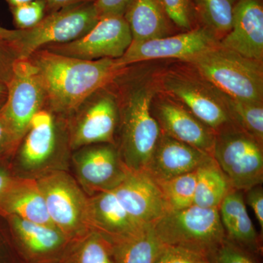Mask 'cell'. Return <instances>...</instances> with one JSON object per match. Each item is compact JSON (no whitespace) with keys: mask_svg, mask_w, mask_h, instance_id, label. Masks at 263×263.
Wrapping results in <instances>:
<instances>
[{"mask_svg":"<svg viewBox=\"0 0 263 263\" xmlns=\"http://www.w3.org/2000/svg\"><path fill=\"white\" fill-rule=\"evenodd\" d=\"M28 60L35 67L47 98V107L67 118L88 97L108 86L127 67L117 60H83L38 49Z\"/></svg>","mask_w":263,"mask_h":263,"instance_id":"cell-1","label":"cell"},{"mask_svg":"<svg viewBox=\"0 0 263 263\" xmlns=\"http://www.w3.org/2000/svg\"><path fill=\"white\" fill-rule=\"evenodd\" d=\"M72 152L67 118L46 107L33 116L10 159V167L15 177L34 180L70 172Z\"/></svg>","mask_w":263,"mask_h":263,"instance_id":"cell-2","label":"cell"},{"mask_svg":"<svg viewBox=\"0 0 263 263\" xmlns=\"http://www.w3.org/2000/svg\"><path fill=\"white\" fill-rule=\"evenodd\" d=\"M117 95L119 119L116 146L129 171L143 173L162 131L152 114L153 90L147 85H130Z\"/></svg>","mask_w":263,"mask_h":263,"instance_id":"cell-3","label":"cell"},{"mask_svg":"<svg viewBox=\"0 0 263 263\" xmlns=\"http://www.w3.org/2000/svg\"><path fill=\"white\" fill-rule=\"evenodd\" d=\"M183 62L193 66L205 82L221 94L262 102V62L241 56L219 43Z\"/></svg>","mask_w":263,"mask_h":263,"instance_id":"cell-4","label":"cell"},{"mask_svg":"<svg viewBox=\"0 0 263 263\" xmlns=\"http://www.w3.org/2000/svg\"><path fill=\"white\" fill-rule=\"evenodd\" d=\"M165 246L180 247L209 256L226 238L219 207L193 205L170 211L153 224Z\"/></svg>","mask_w":263,"mask_h":263,"instance_id":"cell-5","label":"cell"},{"mask_svg":"<svg viewBox=\"0 0 263 263\" xmlns=\"http://www.w3.org/2000/svg\"><path fill=\"white\" fill-rule=\"evenodd\" d=\"M94 2L62 8L46 14L32 28L18 29V38L10 43L18 60L27 59L48 45L72 42L87 34L100 20Z\"/></svg>","mask_w":263,"mask_h":263,"instance_id":"cell-6","label":"cell"},{"mask_svg":"<svg viewBox=\"0 0 263 263\" xmlns=\"http://www.w3.org/2000/svg\"><path fill=\"white\" fill-rule=\"evenodd\" d=\"M212 157L234 190L262 184V144L233 123L216 132Z\"/></svg>","mask_w":263,"mask_h":263,"instance_id":"cell-7","label":"cell"},{"mask_svg":"<svg viewBox=\"0 0 263 263\" xmlns=\"http://www.w3.org/2000/svg\"><path fill=\"white\" fill-rule=\"evenodd\" d=\"M53 226L71 240L91 229L88 221V196L69 171H57L37 180Z\"/></svg>","mask_w":263,"mask_h":263,"instance_id":"cell-8","label":"cell"},{"mask_svg":"<svg viewBox=\"0 0 263 263\" xmlns=\"http://www.w3.org/2000/svg\"><path fill=\"white\" fill-rule=\"evenodd\" d=\"M104 86L67 118L71 148L109 143L116 146L119 111L117 95Z\"/></svg>","mask_w":263,"mask_h":263,"instance_id":"cell-9","label":"cell"},{"mask_svg":"<svg viewBox=\"0 0 263 263\" xmlns=\"http://www.w3.org/2000/svg\"><path fill=\"white\" fill-rule=\"evenodd\" d=\"M70 172L88 197L113 191L129 171L117 146L109 143L88 145L72 151Z\"/></svg>","mask_w":263,"mask_h":263,"instance_id":"cell-10","label":"cell"},{"mask_svg":"<svg viewBox=\"0 0 263 263\" xmlns=\"http://www.w3.org/2000/svg\"><path fill=\"white\" fill-rule=\"evenodd\" d=\"M8 86V100L1 113L16 148L33 116L46 108L47 98L41 78L28 59L17 60Z\"/></svg>","mask_w":263,"mask_h":263,"instance_id":"cell-11","label":"cell"},{"mask_svg":"<svg viewBox=\"0 0 263 263\" xmlns=\"http://www.w3.org/2000/svg\"><path fill=\"white\" fill-rule=\"evenodd\" d=\"M10 242L23 263H60L72 240L51 224L1 216Z\"/></svg>","mask_w":263,"mask_h":263,"instance_id":"cell-12","label":"cell"},{"mask_svg":"<svg viewBox=\"0 0 263 263\" xmlns=\"http://www.w3.org/2000/svg\"><path fill=\"white\" fill-rule=\"evenodd\" d=\"M132 41L130 30L124 16H109L100 19L87 34L79 39L42 48L79 60H117L124 55Z\"/></svg>","mask_w":263,"mask_h":263,"instance_id":"cell-13","label":"cell"},{"mask_svg":"<svg viewBox=\"0 0 263 263\" xmlns=\"http://www.w3.org/2000/svg\"><path fill=\"white\" fill-rule=\"evenodd\" d=\"M162 88L178 99L190 113L214 132L232 122L220 92L207 82L177 72H168L162 79Z\"/></svg>","mask_w":263,"mask_h":263,"instance_id":"cell-14","label":"cell"},{"mask_svg":"<svg viewBox=\"0 0 263 263\" xmlns=\"http://www.w3.org/2000/svg\"><path fill=\"white\" fill-rule=\"evenodd\" d=\"M216 39L211 31L200 26L176 35L140 42L132 41L127 51L117 61L122 67L158 59H177L185 61L216 45L218 43Z\"/></svg>","mask_w":263,"mask_h":263,"instance_id":"cell-15","label":"cell"},{"mask_svg":"<svg viewBox=\"0 0 263 263\" xmlns=\"http://www.w3.org/2000/svg\"><path fill=\"white\" fill-rule=\"evenodd\" d=\"M113 192L126 212L142 226L155 224L168 212L158 185L144 173L129 171Z\"/></svg>","mask_w":263,"mask_h":263,"instance_id":"cell-16","label":"cell"},{"mask_svg":"<svg viewBox=\"0 0 263 263\" xmlns=\"http://www.w3.org/2000/svg\"><path fill=\"white\" fill-rule=\"evenodd\" d=\"M218 43L241 56L262 62V0H238L235 7L231 29Z\"/></svg>","mask_w":263,"mask_h":263,"instance_id":"cell-17","label":"cell"},{"mask_svg":"<svg viewBox=\"0 0 263 263\" xmlns=\"http://www.w3.org/2000/svg\"><path fill=\"white\" fill-rule=\"evenodd\" d=\"M212 157L162 133L144 174L156 183L195 171Z\"/></svg>","mask_w":263,"mask_h":263,"instance_id":"cell-18","label":"cell"},{"mask_svg":"<svg viewBox=\"0 0 263 263\" xmlns=\"http://www.w3.org/2000/svg\"><path fill=\"white\" fill-rule=\"evenodd\" d=\"M152 114L162 133L212 157L215 132L183 105L171 100H163L157 103L155 113Z\"/></svg>","mask_w":263,"mask_h":263,"instance_id":"cell-19","label":"cell"},{"mask_svg":"<svg viewBox=\"0 0 263 263\" xmlns=\"http://www.w3.org/2000/svg\"><path fill=\"white\" fill-rule=\"evenodd\" d=\"M88 221L90 229L98 232L111 242L136 234L146 226L137 222L126 212L113 191L103 192L88 197Z\"/></svg>","mask_w":263,"mask_h":263,"instance_id":"cell-20","label":"cell"},{"mask_svg":"<svg viewBox=\"0 0 263 263\" xmlns=\"http://www.w3.org/2000/svg\"><path fill=\"white\" fill-rule=\"evenodd\" d=\"M219 213L226 238L261 257L262 236L257 233L249 215L243 192L231 189L219 205Z\"/></svg>","mask_w":263,"mask_h":263,"instance_id":"cell-21","label":"cell"},{"mask_svg":"<svg viewBox=\"0 0 263 263\" xmlns=\"http://www.w3.org/2000/svg\"><path fill=\"white\" fill-rule=\"evenodd\" d=\"M0 216H15L32 222L53 226L37 180L15 177L0 200Z\"/></svg>","mask_w":263,"mask_h":263,"instance_id":"cell-22","label":"cell"},{"mask_svg":"<svg viewBox=\"0 0 263 263\" xmlns=\"http://www.w3.org/2000/svg\"><path fill=\"white\" fill-rule=\"evenodd\" d=\"M124 18L136 42L167 37L174 26L159 0H133Z\"/></svg>","mask_w":263,"mask_h":263,"instance_id":"cell-23","label":"cell"},{"mask_svg":"<svg viewBox=\"0 0 263 263\" xmlns=\"http://www.w3.org/2000/svg\"><path fill=\"white\" fill-rule=\"evenodd\" d=\"M112 243L116 263H156L165 247L156 234L153 224Z\"/></svg>","mask_w":263,"mask_h":263,"instance_id":"cell-24","label":"cell"},{"mask_svg":"<svg viewBox=\"0 0 263 263\" xmlns=\"http://www.w3.org/2000/svg\"><path fill=\"white\" fill-rule=\"evenodd\" d=\"M231 189L220 167L211 157L197 169L194 205L202 208L219 207Z\"/></svg>","mask_w":263,"mask_h":263,"instance_id":"cell-25","label":"cell"},{"mask_svg":"<svg viewBox=\"0 0 263 263\" xmlns=\"http://www.w3.org/2000/svg\"><path fill=\"white\" fill-rule=\"evenodd\" d=\"M60 263H116L113 243L91 230L79 239L72 240Z\"/></svg>","mask_w":263,"mask_h":263,"instance_id":"cell-26","label":"cell"},{"mask_svg":"<svg viewBox=\"0 0 263 263\" xmlns=\"http://www.w3.org/2000/svg\"><path fill=\"white\" fill-rule=\"evenodd\" d=\"M238 0H192L197 20L216 37L231 29L233 13Z\"/></svg>","mask_w":263,"mask_h":263,"instance_id":"cell-27","label":"cell"},{"mask_svg":"<svg viewBox=\"0 0 263 263\" xmlns=\"http://www.w3.org/2000/svg\"><path fill=\"white\" fill-rule=\"evenodd\" d=\"M220 94L232 123L262 144V102L246 101Z\"/></svg>","mask_w":263,"mask_h":263,"instance_id":"cell-28","label":"cell"},{"mask_svg":"<svg viewBox=\"0 0 263 263\" xmlns=\"http://www.w3.org/2000/svg\"><path fill=\"white\" fill-rule=\"evenodd\" d=\"M197 170L157 183L170 211H179L194 205Z\"/></svg>","mask_w":263,"mask_h":263,"instance_id":"cell-29","label":"cell"},{"mask_svg":"<svg viewBox=\"0 0 263 263\" xmlns=\"http://www.w3.org/2000/svg\"><path fill=\"white\" fill-rule=\"evenodd\" d=\"M174 26L183 32L195 28L197 17L192 0H159Z\"/></svg>","mask_w":263,"mask_h":263,"instance_id":"cell-30","label":"cell"},{"mask_svg":"<svg viewBox=\"0 0 263 263\" xmlns=\"http://www.w3.org/2000/svg\"><path fill=\"white\" fill-rule=\"evenodd\" d=\"M16 29H28L43 20L47 14L46 0H34L31 3L10 8Z\"/></svg>","mask_w":263,"mask_h":263,"instance_id":"cell-31","label":"cell"},{"mask_svg":"<svg viewBox=\"0 0 263 263\" xmlns=\"http://www.w3.org/2000/svg\"><path fill=\"white\" fill-rule=\"evenodd\" d=\"M210 263H261L260 257L226 238L209 256Z\"/></svg>","mask_w":263,"mask_h":263,"instance_id":"cell-32","label":"cell"},{"mask_svg":"<svg viewBox=\"0 0 263 263\" xmlns=\"http://www.w3.org/2000/svg\"><path fill=\"white\" fill-rule=\"evenodd\" d=\"M156 263H210V260L205 254L165 246Z\"/></svg>","mask_w":263,"mask_h":263,"instance_id":"cell-33","label":"cell"},{"mask_svg":"<svg viewBox=\"0 0 263 263\" xmlns=\"http://www.w3.org/2000/svg\"><path fill=\"white\" fill-rule=\"evenodd\" d=\"M18 57L9 42L0 41V81L8 84L13 76Z\"/></svg>","mask_w":263,"mask_h":263,"instance_id":"cell-34","label":"cell"},{"mask_svg":"<svg viewBox=\"0 0 263 263\" xmlns=\"http://www.w3.org/2000/svg\"><path fill=\"white\" fill-rule=\"evenodd\" d=\"M133 0H95L99 19L109 16H124Z\"/></svg>","mask_w":263,"mask_h":263,"instance_id":"cell-35","label":"cell"},{"mask_svg":"<svg viewBox=\"0 0 263 263\" xmlns=\"http://www.w3.org/2000/svg\"><path fill=\"white\" fill-rule=\"evenodd\" d=\"M0 263H23L17 255L7 231L4 219L0 216Z\"/></svg>","mask_w":263,"mask_h":263,"instance_id":"cell-36","label":"cell"},{"mask_svg":"<svg viewBox=\"0 0 263 263\" xmlns=\"http://www.w3.org/2000/svg\"><path fill=\"white\" fill-rule=\"evenodd\" d=\"M247 204L255 214L260 227L261 235L263 233V188L262 184L257 185L245 192Z\"/></svg>","mask_w":263,"mask_h":263,"instance_id":"cell-37","label":"cell"},{"mask_svg":"<svg viewBox=\"0 0 263 263\" xmlns=\"http://www.w3.org/2000/svg\"><path fill=\"white\" fill-rule=\"evenodd\" d=\"M15 150L13 137L4 117L0 112V160H10Z\"/></svg>","mask_w":263,"mask_h":263,"instance_id":"cell-38","label":"cell"},{"mask_svg":"<svg viewBox=\"0 0 263 263\" xmlns=\"http://www.w3.org/2000/svg\"><path fill=\"white\" fill-rule=\"evenodd\" d=\"M15 179L10 167V160H0V200L4 196Z\"/></svg>","mask_w":263,"mask_h":263,"instance_id":"cell-39","label":"cell"},{"mask_svg":"<svg viewBox=\"0 0 263 263\" xmlns=\"http://www.w3.org/2000/svg\"><path fill=\"white\" fill-rule=\"evenodd\" d=\"M95 0H46L47 3V14L58 11L62 8L79 3L94 2Z\"/></svg>","mask_w":263,"mask_h":263,"instance_id":"cell-40","label":"cell"},{"mask_svg":"<svg viewBox=\"0 0 263 263\" xmlns=\"http://www.w3.org/2000/svg\"><path fill=\"white\" fill-rule=\"evenodd\" d=\"M18 29H8L0 27V41L12 43L18 38Z\"/></svg>","mask_w":263,"mask_h":263,"instance_id":"cell-41","label":"cell"},{"mask_svg":"<svg viewBox=\"0 0 263 263\" xmlns=\"http://www.w3.org/2000/svg\"><path fill=\"white\" fill-rule=\"evenodd\" d=\"M8 96V84L4 82L0 81V112L4 108Z\"/></svg>","mask_w":263,"mask_h":263,"instance_id":"cell-42","label":"cell"},{"mask_svg":"<svg viewBox=\"0 0 263 263\" xmlns=\"http://www.w3.org/2000/svg\"><path fill=\"white\" fill-rule=\"evenodd\" d=\"M5 1L9 5L10 8H13V7L27 4V3H31V2L34 1V0H5Z\"/></svg>","mask_w":263,"mask_h":263,"instance_id":"cell-43","label":"cell"}]
</instances>
